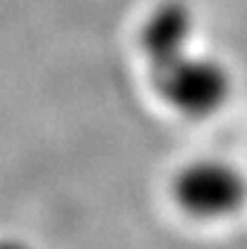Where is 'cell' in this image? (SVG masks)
Returning <instances> with one entry per match:
<instances>
[{
	"label": "cell",
	"mask_w": 247,
	"mask_h": 249,
	"mask_svg": "<svg viewBox=\"0 0 247 249\" xmlns=\"http://www.w3.org/2000/svg\"><path fill=\"white\" fill-rule=\"evenodd\" d=\"M0 249H32L24 240L17 237H0Z\"/></svg>",
	"instance_id": "obj_4"
},
{
	"label": "cell",
	"mask_w": 247,
	"mask_h": 249,
	"mask_svg": "<svg viewBox=\"0 0 247 249\" xmlns=\"http://www.w3.org/2000/svg\"><path fill=\"white\" fill-rule=\"evenodd\" d=\"M177 206L201 220H218L238 213L247 201L245 174L223 160H194L179 167L172 179Z\"/></svg>",
	"instance_id": "obj_2"
},
{
	"label": "cell",
	"mask_w": 247,
	"mask_h": 249,
	"mask_svg": "<svg viewBox=\"0 0 247 249\" xmlns=\"http://www.w3.org/2000/svg\"><path fill=\"white\" fill-rule=\"evenodd\" d=\"M196 19L191 7L184 0H163L158 2L143 27H141V51L148 68L163 66L167 61L191 51Z\"/></svg>",
	"instance_id": "obj_3"
},
{
	"label": "cell",
	"mask_w": 247,
	"mask_h": 249,
	"mask_svg": "<svg viewBox=\"0 0 247 249\" xmlns=\"http://www.w3.org/2000/svg\"><path fill=\"white\" fill-rule=\"evenodd\" d=\"M148 75L155 92L174 111L189 119H206L216 114L233 89L230 73L218 58L194 51L148 68Z\"/></svg>",
	"instance_id": "obj_1"
}]
</instances>
